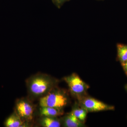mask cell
I'll use <instances>...</instances> for the list:
<instances>
[{
    "label": "cell",
    "instance_id": "cell-10",
    "mask_svg": "<svg viewBox=\"0 0 127 127\" xmlns=\"http://www.w3.org/2000/svg\"><path fill=\"white\" fill-rule=\"evenodd\" d=\"M117 55L121 64L127 61V45L118 44L117 45Z\"/></svg>",
    "mask_w": 127,
    "mask_h": 127
},
{
    "label": "cell",
    "instance_id": "cell-9",
    "mask_svg": "<svg viewBox=\"0 0 127 127\" xmlns=\"http://www.w3.org/2000/svg\"><path fill=\"white\" fill-rule=\"evenodd\" d=\"M40 123L44 127H59L61 125L60 121L56 117L42 116Z\"/></svg>",
    "mask_w": 127,
    "mask_h": 127
},
{
    "label": "cell",
    "instance_id": "cell-13",
    "mask_svg": "<svg viewBox=\"0 0 127 127\" xmlns=\"http://www.w3.org/2000/svg\"><path fill=\"white\" fill-rule=\"evenodd\" d=\"M124 70L125 72V74L127 76V61L124 63L122 64Z\"/></svg>",
    "mask_w": 127,
    "mask_h": 127
},
{
    "label": "cell",
    "instance_id": "cell-11",
    "mask_svg": "<svg viewBox=\"0 0 127 127\" xmlns=\"http://www.w3.org/2000/svg\"><path fill=\"white\" fill-rule=\"evenodd\" d=\"M76 117L82 122H84L86 118L88 112L84 108H82L79 105V107H75L73 108L71 112Z\"/></svg>",
    "mask_w": 127,
    "mask_h": 127
},
{
    "label": "cell",
    "instance_id": "cell-8",
    "mask_svg": "<svg viewBox=\"0 0 127 127\" xmlns=\"http://www.w3.org/2000/svg\"><path fill=\"white\" fill-rule=\"evenodd\" d=\"M23 124L21 117L17 113L14 112L6 119L4 125L6 127H22Z\"/></svg>",
    "mask_w": 127,
    "mask_h": 127
},
{
    "label": "cell",
    "instance_id": "cell-1",
    "mask_svg": "<svg viewBox=\"0 0 127 127\" xmlns=\"http://www.w3.org/2000/svg\"><path fill=\"white\" fill-rule=\"evenodd\" d=\"M56 80L47 75L39 74L32 77L28 82L29 92L34 96H45L54 88Z\"/></svg>",
    "mask_w": 127,
    "mask_h": 127
},
{
    "label": "cell",
    "instance_id": "cell-4",
    "mask_svg": "<svg viewBox=\"0 0 127 127\" xmlns=\"http://www.w3.org/2000/svg\"><path fill=\"white\" fill-rule=\"evenodd\" d=\"M79 105L88 112L111 111L115 109L114 107L108 105L99 100L86 96L78 100Z\"/></svg>",
    "mask_w": 127,
    "mask_h": 127
},
{
    "label": "cell",
    "instance_id": "cell-14",
    "mask_svg": "<svg viewBox=\"0 0 127 127\" xmlns=\"http://www.w3.org/2000/svg\"><path fill=\"white\" fill-rule=\"evenodd\" d=\"M125 89L127 92V84H126L125 86Z\"/></svg>",
    "mask_w": 127,
    "mask_h": 127
},
{
    "label": "cell",
    "instance_id": "cell-12",
    "mask_svg": "<svg viewBox=\"0 0 127 127\" xmlns=\"http://www.w3.org/2000/svg\"><path fill=\"white\" fill-rule=\"evenodd\" d=\"M70 0H52V2L58 8H60L65 2Z\"/></svg>",
    "mask_w": 127,
    "mask_h": 127
},
{
    "label": "cell",
    "instance_id": "cell-6",
    "mask_svg": "<svg viewBox=\"0 0 127 127\" xmlns=\"http://www.w3.org/2000/svg\"><path fill=\"white\" fill-rule=\"evenodd\" d=\"M64 124L67 127H84L83 122L80 121L71 112L64 118Z\"/></svg>",
    "mask_w": 127,
    "mask_h": 127
},
{
    "label": "cell",
    "instance_id": "cell-2",
    "mask_svg": "<svg viewBox=\"0 0 127 127\" xmlns=\"http://www.w3.org/2000/svg\"><path fill=\"white\" fill-rule=\"evenodd\" d=\"M68 98L64 92L58 91L50 92L41 98L40 107H49L62 109L67 104Z\"/></svg>",
    "mask_w": 127,
    "mask_h": 127
},
{
    "label": "cell",
    "instance_id": "cell-5",
    "mask_svg": "<svg viewBox=\"0 0 127 127\" xmlns=\"http://www.w3.org/2000/svg\"><path fill=\"white\" fill-rule=\"evenodd\" d=\"M17 113L21 118L31 120L33 117L34 109L32 106L26 100H20L17 103Z\"/></svg>",
    "mask_w": 127,
    "mask_h": 127
},
{
    "label": "cell",
    "instance_id": "cell-3",
    "mask_svg": "<svg viewBox=\"0 0 127 127\" xmlns=\"http://www.w3.org/2000/svg\"><path fill=\"white\" fill-rule=\"evenodd\" d=\"M64 80L68 85L71 92L78 100L86 96L89 86L75 73L64 78Z\"/></svg>",
    "mask_w": 127,
    "mask_h": 127
},
{
    "label": "cell",
    "instance_id": "cell-7",
    "mask_svg": "<svg viewBox=\"0 0 127 127\" xmlns=\"http://www.w3.org/2000/svg\"><path fill=\"white\" fill-rule=\"evenodd\" d=\"M40 114L41 116L57 117L62 116L63 114L62 109L49 107H41Z\"/></svg>",
    "mask_w": 127,
    "mask_h": 127
}]
</instances>
